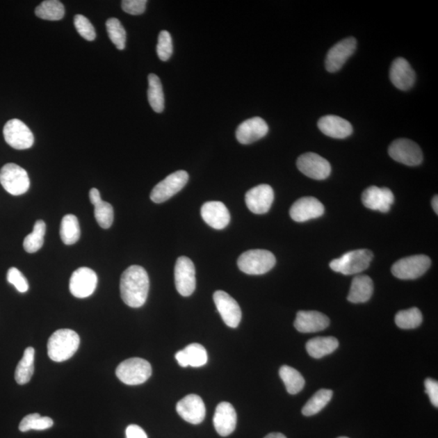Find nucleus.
<instances>
[{"mask_svg":"<svg viewBox=\"0 0 438 438\" xmlns=\"http://www.w3.org/2000/svg\"><path fill=\"white\" fill-rule=\"evenodd\" d=\"M122 300L131 308H140L147 300L149 279L147 272L140 266H131L120 279Z\"/></svg>","mask_w":438,"mask_h":438,"instance_id":"f257e3e1","label":"nucleus"},{"mask_svg":"<svg viewBox=\"0 0 438 438\" xmlns=\"http://www.w3.org/2000/svg\"><path fill=\"white\" fill-rule=\"evenodd\" d=\"M79 346L80 337L74 330H58L48 340V357L55 362H65L76 352Z\"/></svg>","mask_w":438,"mask_h":438,"instance_id":"f03ea898","label":"nucleus"},{"mask_svg":"<svg viewBox=\"0 0 438 438\" xmlns=\"http://www.w3.org/2000/svg\"><path fill=\"white\" fill-rule=\"evenodd\" d=\"M276 264V258L270 251L253 250L246 251L238 257V269L247 275H261L269 272Z\"/></svg>","mask_w":438,"mask_h":438,"instance_id":"7ed1b4c3","label":"nucleus"},{"mask_svg":"<svg viewBox=\"0 0 438 438\" xmlns=\"http://www.w3.org/2000/svg\"><path fill=\"white\" fill-rule=\"evenodd\" d=\"M373 257V252L368 250L350 251L331 261L330 266L344 275H357L368 269Z\"/></svg>","mask_w":438,"mask_h":438,"instance_id":"20e7f679","label":"nucleus"},{"mask_svg":"<svg viewBox=\"0 0 438 438\" xmlns=\"http://www.w3.org/2000/svg\"><path fill=\"white\" fill-rule=\"evenodd\" d=\"M115 373L122 382L136 386L147 381L152 374V367L147 360L131 358L120 363Z\"/></svg>","mask_w":438,"mask_h":438,"instance_id":"39448f33","label":"nucleus"},{"mask_svg":"<svg viewBox=\"0 0 438 438\" xmlns=\"http://www.w3.org/2000/svg\"><path fill=\"white\" fill-rule=\"evenodd\" d=\"M0 184L8 193L19 196L28 191L31 180L26 170L17 164L8 163L0 170Z\"/></svg>","mask_w":438,"mask_h":438,"instance_id":"423d86ee","label":"nucleus"},{"mask_svg":"<svg viewBox=\"0 0 438 438\" xmlns=\"http://www.w3.org/2000/svg\"><path fill=\"white\" fill-rule=\"evenodd\" d=\"M431 266L430 258L425 255H415L402 258L393 265L392 274L399 279H416L425 274Z\"/></svg>","mask_w":438,"mask_h":438,"instance_id":"0eeeda50","label":"nucleus"},{"mask_svg":"<svg viewBox=\"0 0 438 438\" xmlns=\"http://www.w3.org/2000/svg\"><path fill=\"white\" fill-rule=\"evenodd\" d=\"M188 178V174L185 170H178L169 175L153 188L150 199L158 204L168 201L187 184Z\"/></svg>","mask_w":438,"mask_h":438,"instance_id":"6e6552de","label":"nucleus"},{"mask_svg":"<svg viewBox=\"0 0 438 438\" xmlns=\"http://www.w3.org/2000/svg\"><path fill=\"white\" fill-rule=\"evenodd\" d=\"M389 155L398 163L415 167L423 161L422 151L414 141L401 138L394 140L389 147Z\"/></svg>","mask_w":438,"mask_h":438,"instance_id":"1a4fd4ad","label":"nucleus"},{"mask_svg":"<svg viewBox=\"0 0 438 438\" xmlns=\"http://www.w3.org/2000/svg\"><path fill=\"white\" fill-rule=\"evenodd\" d=\"M175 284L179 293L184 297L191 295L196 289V270L187 257H179L175 263Z\"/></svg>","mask_w":438,"mask_h":438,"instance_id":"9d476101","label":"nucleus"},{"mask_svg":"<svg viewBox=\"0 0 438 438\" xmlns=\"http://www.w3.org/2000/svg\"><path fill=\"white\" fill-rule=\"evenodd\" d=\"M3 136L6 143L16 149L31 148L34 143L31 130L24 122L17 119L7 122L3 128Z\"/></svg>","mask_w":438,"mask_h":438,"instance_id":"9b49d317","label":"nucleus"},{"mask_svg":"<svg viewBox=\"0 0 438 438\" xmlns=\"http://www.w3.org/2000/svg\"><path fill=\"white\" fill-rule=\"evenodd\" d=\"M297 168L306 177L323 180L328 178L331 172V165L327 160L315 153H305L297 159Z\"/></svg>","mask_w":438,"mask_h":438,"instance_id":"f8f14e48","label":"nucleus"},{"mask_svg":"<svg viewBox=\"0 0 438 438\" xmlns=\"http://www.w3.org/2000/svg\"><path fill=\"white\" fill-rule=\"evenodd\" d=\"M213 301L218 313L229 327L236 328L241 323L242 311L236 300L223 291H217L213 294Z\"/></svg>","mask_w":438,"mask_h":438,"instance_id":"ddd939ff","label":"nucleus"},{"mask_svg":"<svg viewBox=\"0 0 438 438\" xmlns=\"http://www.w3.org/2000/svg\"><path fill=\"white\" fill-rule=\"evenodd\" d=\"M97 284L96 273L87 267H81L72 273L70 289L76 298H86L94 293Z\"/></svg>","mask_w":438,"mask_h":438,"instance_id":"4468645a","label":"nucleus"},{"mask_svg":"<svg viewBox=\"0 0 438 438\" xmlns=\"http://www.w3.org/2000/svg\"><path fill=\"white\" fill-rule=\"evenodd\" d=\"M274 198V190L271 186L268 184H260L248 190L245 195V202L251 212L263 214L270 211Z\"/></svg>","mask_w":438,"mask_h":438,"instance_id":"2eb2a0df","label":"nucleus"},{"mask_svg":"<svg viewBox=\"0 0 438 438\" xmlns=\"http://www.w3.org/2000/svg\"><path fill=\"white\" fill-rule=\"evenodd\" d=\"M357 40L352 37L343 39L330 48L325 58V68L330 72L341 70L348 58L353 55Z\"/></svg>","mask_w":438,"mask_h":438,"instance_id":"dca6fc26","label":"nucleus"},{"mask_svg":"<svg viewBox=\"0 0 438 438\" xmlns=\"http://www.w3.org/2000/svg\"><path fill=\"white\" fill-rule=\"evenodd\" d=\"M177 411L183 420L193 425L201 423L206 412L202 398L197 394H188L179 401Z\"/></svg>","mask_w":438,"mask_h":438,"instance_id":"f3484780","label":"nucleus"},{"mask_svg":"<svg viewBox=\"0 0 438 438\" xmlns=\"http://www.w3.org/2000/svg\"><path fill=\"white\" fill-rule=\"evenodd\" d=\"M325 208L319 200L313 197H302L292 204L290 216L294 221L303 222L323 216Z\"/></svg>","mask_w":438,"mask_h":438,"instance_id":"a211bd4d","label":"nucleus"},{"mask_svg":"<svg viewBox=\"0 0 438 438\" xmlns=\"http://www.w3.org/2000/svg\"><path fill=\"white\" fill-rule=\"evenodd\" d=\"M394 202V196L391 189L370 186L362 194L364 206L372 211L387 213Z\"/></svg>","mask_w":438,"mask_h":438,"instance_id":"6ab92c4d","label":"nucleus"},{"mask_svg":"<svg viewBox=\"0 0 438 438\" xmlns=\"http://www.w3.org/2000/svg\"><path fill=\"white\" fill-rule=\"evenodd\" d=\"M269 131L266 122L260 117H253L238 125L236 136L238 143L250 145L264 138Z\"/></svg>","mask_w":438,"mask_h":438,"instance_id":"aec40b11","label":"nucleus"},{"mask_svg":"<svg viewBox=\"0 0 438 438\" xmlns=\"http://www.w3.org/2000/svg\"><path fill=\"white\" fill-rule=\"evenodd\" d=\"M295 328L301 333H315L330 325L327 316L318 311H300L296 314Z\"/></svg>","mask_w":438,"mask_h":438,"instance_id":"412c9836","label":"nucleus"},{"mask_svg":"<svg viewBox=\"0 0 438 438\" xmlns=\"http://www.w3.org/2000/svg\"><path fill=\"white\" fill-rule=\"evenodd\" d=\"M213 425L219 435L227 437L235 431L237 415L230 403L222 402L216 407L213 416Z\"/></svg>","mask_w":438,"mask_h":438,"instance_id":"4be33fe9","label":"nucleus"},{"mask_svg":"<svg viewBox=\"0 0 438 438\" xmlns=\"http://www.w3.org/2000/svg\"><path fill=\"white\" fill-rule=\"evenodd\" d=\"M389 78L397 89L408 90L415 83L416 73L405 58H398L392 63Z\"/></svg>","mask_w":438,"mask_h":438,"instance_id":"5701e85b","label":"nucleus"},{"mask_svg":"<svg viewBox=\"0 0 438 438\" xmlns=\"http://www.w3.org/2000/svg\"><path fill=\"white\" fill-rule=\"evenodd\" d=\"M202 217L209 226L222 230L231 220L228 209L221 202H208L204 203L201 209Z\"/></svg>","mask_w":438,"mask_h":438,"instance_id":"b1692460","label":"nucleus"},{"mask_svg":"<svg viewBox=\"0 0 438 438\" xmlns=\"http://www.w3.org/2000/svg\"><path fill=\"white\" fill-rule=\"evenodd\" d=\"M318 126L321 133L335 139L347 138L353 131L352 124L347 120L333 115L321 117Z\"/></svg>","mask_w":438,"mask_h":438,"instance_id":"393cba45","label":"nucleus"},{"mask_svg":"<svg viewBox=\"0 0 438 438\" xmlns=\"http://www.w3.org/2000/svg\"><path fill=\"white\" fill-rule=\"evenodd\" d=\"M90 199L95 206V217L99 225L104 229H108L114 221V209L108 202L102 201L100 193L97 188H91Z\"/></svg>","mask_w":438,"mask_h":438,"instance_id":"a878e982","label":"nucleus"},{"mask_svg":"<svg viewBox=\"0 0 438 438\" xmlns=\"http://www.w3.org/2000/svg\"><path fill=\"white\" fill-rule=\"evenodd\" d=\"M373 292V282L371 277L367 275H359L355 277L348 300L350 303H365L371 298Z\"/></svg>","mask_w":438,"mask_h":438,"instance_id":"bb28decb","label":"nucleus"},{"mask_svg":"<svg viewBox=\"0 0 438 438\" xmlns=\"http://www.w3.org/2000/svg\"><path fill=\"white\" fill-rule=\"evenodd\" d=\"M339 345L338 339L332 336L316 337L308 341L306 343V350L310 357L321 359L333 353L339 348Z\"/></svg>","mask_w":438,"mask_h":438,"instance_id":"cd10ccee","label":"nucleus"},{"mask_svg":"<svg viewBox=\"0 0 438 438\" xmlns=\"http://www.w3.org/2000/svg\"><path fill=\"white\" fill-rule=\"evenodd\" d=\"M34 355L35 350L33 348H27L24 350L23 357L15 372V380L19 384H24L31 381L34 372Z\"/></svg>","mask_w":438,"mask_h":438,"instance_id":"c85d7f7f","label":"nucleus"},{"mask_svg":"<svg viewBox=\"0 0 438 438\" xmlns=\"http://www.w3.org/2000/svg\"><path fill=\"white\" fill-rule=\"evenodd\" d=\"M81 228L78 219L73 214H67L63 218L60 226L61 240L66 245H74L79 241Z\"/></svg>","mask_w":438,"mask_h":438,"instance_id":"c756f323","label":"nucleus"},{"mask_svg":"<svg viewBox=\"0 0 438 438\" xmlns=\"http://www.w3.org/2000/svg\"><path fill=\"white\" fill-rule=\"evenodd\" d=\"M148 100L152 109L157 113H162L165 107V99L162 83L157 75L151 74L148 76Z\"/></svg>","mask_w":438,"mask_h":438,"instance_id":"7c9ffc66","label":"nucleus"},{"mask_svg":"<svg viewBox=\"0 0 438 438\" xmlns=\"http://www.w3.org/2000/svg\"><path fill=\"white\" fill-rule=\"evenodd\" d=\"M279 376L290 394L300 393L304 389L305 381L303 376L294 368L284 365L279 369Z\"/></svg>","mask_w":438,"mask_h":438,"instance_id":"2f4dec72","label":"nucleus"},{"mask_svg":"<svg viewBox=\"0 0 438 438\" xmlns=\"http://www.w3.org/2000/svg\"><path fill=\"white\" fill-rule=\"evenodd\" d=\"M333 396V391L327 389H321L314 394L302 409V414L305 416H311L320 412L327 405Z\"/></svg>","mask_w":438,"mask_h":438,"instance_id":"473e14b6","label":"nucleus"},{"mask_svg":"<svg viewBox=\"0 0 438 438\" xmlns=\"http://www.w3.org/2000/svg\"><path fill=\"white\" fill-rule=\"evenodd\" d=\"M36 16L47 21H60L65 17V6L58 0L43 1L35 9Z\"/></svg>","mask_w":438,"mask_h":438,"instance_id":"72a5a7b5","label":"nucleus"},{"mask_svg":"<svg viewBox=\"0 0 438 438\" xmlns=\"http://www.w3.org/2000/svg\"><path fill=\"white\" fill-rule=\"evenodd\" d=\"M46 233V223L42 220H38L34 224L33 230L24 238L23 247L29 253L38 252L43 245L44 236Z\"/></svg>","mask_w":438,"mask_h":438,"instance_id":"f704fd0d","label":"nucleus"},{"mask_svg":"<svg viewBox=\"0 0 438 438\" xmlns=\"http://www.w3.org/2000/svg\"><path fill=\"white\" fill-rule=\"evenodd\" d=\"M422 321L421 311L417 308L399 311L396 316V324L403 330L416 329L421 325Z\"/></svg>","mask_w":438,"mask_h":438,"instance_id":"c9c22d12","label":"nucleus"},{"mask_svg":"<svg viewBox=\"0 0 438 438\" xmlns=\"http://www.w3.org/2000/svg\"><path fill=\"white\" fill-rule=\"evenodd\" d=\"M54 422L51 418L42 417L38 413L29 414L19 423V430L21 432L29 430H45L53 426Z\"/></svg>","mask_w":438,"mask_h":438,"instance_id":"e433bc0d","label":"nucleus"},{"mask_svg":"<svg viewBox=\"0 0 438 438\" xmlns=\"http://www.w3.org/2000/svg\"><path fill=\"white\" fill-rule=\"evenodd\" d=\"M106 26L112 43L118 50H124L126 47L127 33L119 19L117 18L107 19Z\"/></svg>","mask_w":438,"mask_h":438,"instance_id":"4c0bfd02","label":"nucleus"},{"mask_svg":"<svg viewBox=\"0 0 438 438\" xmlns=\"http://www.w3.org/2000/svg\"><path fill=\"white\" fill-rule=\"evenodd\" d=\"M184 352L186 355L188 366L199 368L208 362L206 350L201 344H190L184 349Z\"/></svg>","mask_w":438,"mask_h":438,"instance_id":"58836bf2","label":"nucleus"},{"mask_svg":"<svg viewBox=\"0 0 438 438\" xmlns=\"http://www.w3.org/2000/svg\"><path fill=\"white\" fill-rule=\"evenodd\" d=\"M173 53L172 38L167 31H161L157 44L158 56L162 61H168Z\"/></svg>","mask_w":438,"mask_h":438,"instance_id":"ea45409f","label":"nucleus"},{"mask_svg":"<svg viewBox=\"0 0 438 438\" xmlns=\"http://www.w3.org/2000/svg\"><path fill=\"white\" fill-rule=\"evenodd\" d=\"M74 26L78 33L82 38H84L87 41H94L96 38V32L95 27L90 22V19L86 18L83 15H76L74 17Z\"/></svg>","mask_w":438,"mask_h":438,"instance_id":"a19ab883","label":"nucleus"},{"mask_svg":"<svg viewBox=\"0 0 438 438\" xmlns=\"http://www.w3.org/2000/svg\"><path fill=\"white\" fill-rule=\"evenodd\" d=\"M7 279L9 284L16 287V289L21 293H24L29 290V284L26 277L17 268H10L8 271Z\"/></svg>","mask_w":438,"mask_h":438,"instance_id":"79ce46f5","label":"nucleus"},{"mask_svg":"<svg viewBox=\"0 0 438 438\" xmlns=\"http://www.w3.org/2000/svg\"><path fill=\"white\" fill-rule=\"evenodd\" d=\"M147 1L146 0H124L122 1V9L127 13L138 16L145 13Z\"/></svg>","mask_w":438,"mask_h":438,"instance_id":"37998d69","label":"nucleus"},{"mask_svg":"<svg viewBox=\"0 0 438 438\" xmlns=\"http://www.w3.org/2000/svg\"><path fill=\"white\" fill-rule=\"evenodd\" d=\"M425 392L430 397L432 405L438 407V383L435 380L427 378L425 382Z\"/></svg>","mask_w":438,"mask_h":438,"instance_id":"c03bdc74","label":"nucleus"},{"mask_svg":"<svg viewBox=\"0 0 438 438\" xmlns=\"http://www.w3.org/2000/svg\"><path fill=\"white\" fill-rule=\"evenodd\" d=\"M126 438H148V437L140 426L131 425L127 428Z\"/></svg>","mask_w":438,"mask_h":438,"instance_id":"a18cd8bd","label":"nucleus"},{"mask_svg":"<svg viewBox=\"0 0 438 438\" xmlns=\"http://www.w3.org/2000/svg\"><path fill=\"white\" fill-rule=\"evenodd\" d=\"M175 359H177L180 366L186 368L188 366L186 355H185L184 350H179L175 354Z\"/></svg>","mask_w":438,"mask_h":438,"instance_id":"49530a36","label":"nucleus"},{"mask_svg":"<svg viewBox=\"0 0 438 438\" xmlns=\"http://www.w3.org/2000/svg\"><path fill=\"white\" fill-rule=\"evenodd\" d=\"M265 438H286L285 435L280 432H272L268 435Z\"/></svg>","mask_w":438,"mask_h":438,"instance_id":"de8ad7c7","label":"nucleus"},{"mask_svg":"<svg viewBox=\"0 0 438 438\" xmlns=\"http://www.w3.org/2000/svg\"><path fill=\"white\" fill-rule=\"evenodd\" d=\"M432 206L433 208V211H435V213L437 214L438 213V198H437V195H436V196L435 197H433L432 201Z\"/></svg>","mask_w":438,"mask_h":438,"instance_id":"09e8293b","label":"nucleus"},{"mask_svg":"<svg viewBox=\"0 0 438 438\" xmlns=\"http://www.w3.org/2000/svg\"><path fill=\"white\" fill-rule=\"evenodd\" d=\"M339 438H348V437H340Z\"/></svg>","mask_w":438,"mask_h":438,"instance_id":"8fccbe9b","label":"nucleus"}]
</instances>
